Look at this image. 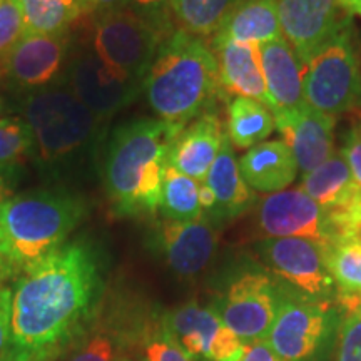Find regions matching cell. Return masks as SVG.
I'll use <instances>...</instances> for the list:
<instances>
[{
	"label": "cell",
	"mask_w": 361,
	"mask_h": 361,
	"mask_svg": "<svg viewBox=\"0 0 361 361\" xmlns=\"http://www.w3.org/2000/svg\"><path fill=\"white\" fill-rule=\"evenodd\" d=\"M171 0H129V6L144 19L154 24L164 34H171L176 29L171 19Z\"/></svg>",
	"instance_id": "obj_35"
},
{
	"label": "cell",
	"mask_w": 361,
	"mask_h": 361,
	"mask_svg": "<svg viewBox=\"0 0 361 361\" xmlns=\"http://www.w3.org/2000/svg\"><path fill=\"white\" fill-rule=\"evenodd\" d=\"M171 336L194 361H238L246 345L211 306L186 303L162 313Z\"/></svg>",
	"instance_id": "obj_12"
},
{
	"label": "cell",
	"mask_w": 361,
	"mask_h": 361,
	"mask_svg": "<svg viewBox=\"0 0 361 361\" xmlns=\"http://www.w3.org/2000/svg\"><path fill=\"white\" fill-rule=\"evenodd\" d=\"M276 2L283 37L295 49L303 67L350 20V16L340 7L338 0Z\"/></svg>",
	"instance_id": "obj_15"
},
{
	"label": "cell",
	"mask_w": 361,
	"mask_h": 361,
	"mask_svg": "<svg viewBox=\"0 0 361 361\" xmlns=\"http://www.w3.org/2000/svg\"><path fill=\"white\" fill-rule=\"evenodd\" d=\"M343 316L336 303L308 300L281 283L278 314L266 341L283 361H329Z\"/></svg>",
	"instance_id": "obj_5"
},
{
	"label": "cell",
	"mask_w": 361,
	"mask_h": 361,
	"mask_svg": "<svg viewBox=\"0 0 361 361\" xmlns=\"http://www.w3.org/2000/svg\"><path fill=\"white\" fill-rule=\"evenodd\" d=\"M239 169L252 191L264 194L288 189L300 171L295 156L283 141H264L247 149L239 159Z\"/></svg>",
	"instance_id": "obj_24"
},
{
	"label": "cell",
	"mask_w": 361,
	"mask_h": 361,
	"mask_svg": "<svg viewBox=\"0 0 361 361\" xmlns=\"http://www.w3.org/2000/svg\"><path fill=\"white\" fill-rule=\"evenodd\" d=\"M25 35V25L16 0H0V69L8 54Z\"/></svg>",
	"instance_id": "obj_33"
},
{
	"label": "cell",
	"mask_w": 361,
	"mask_h": 361,
	"mask_svg": "<svg viewBox=\"0 0 361 361\" xmlns=\"http://www.w3.org/2000/svg\"><path fill=\"white\" fill-rule=\"evenodd\" d=\"M239 0H171V19L176 29L207 39L218 32Z\"/></svg>",
	"instance_id": "obj_29"
},
{
	"label": "cell",
	"mask_w": 361,
	"mask_h": 361,
	"mask_svg": "<svg viewBox=\"0 0 361 361\" xmlns=\"http://www.w3.org/2000/svg\"><path fill=\"white\" fill-rule=\"evenodd\" d=\"M323 251L343 314L361 308V234L336 239Z\"/></svg>",
	"instance_id": "obj_26"
},
{
	"label": "cell",
	"mask_w": 361,
	"mask_h": 361,
	"mask_svg": "<svg viewBox=\"0 0 361 361\" xmlns=\"http://www.w3.org/2000/svg\"><path fill=\"white\" fill-rule=\"evenodd\" d=\"M209 45L218 59L219 82L224 97H251L271 109L258 45L231 40H209Z\"/></svg>",
	"instance_id": "obj_20"
},
{
	"label": "cell",
	"mask_w": 361,
	"mask_h": 361,
	"mask_svg": "<svg viewBox=\"0 0 361 361\" xmlns=\"http://www.w3.org/2000/svg\"><path fill=\"white\" fill-rule=\"evenodd\" d=\"M104 279L92 247L61 250L16 279L6 361H56L80 341L102 311Z\"/></svg>",
	"instance_id": "obj_1"
},
{
	"label": "cell",
	"mask_w": 361,
	"mask_h": 361,
	"mask_svg": "<svg viewBox=\"0 0 361 361\" xmlns=\"http://www.w3.org/2000/svg\"><path fill=\"white\" fill-rule=\"evenodd\" d=\"M34 146L32 129L25 119L20 117L0 119V166H12Z\"/></svg>",
	"instance_id": "obj_32"
},
{
	"label": "cell",
	"mask_w": 361,
	"mask_h": 361,
	"mask_svg": "<svg viewBox=\"0 0 361 361\" xmlns=\"http://www.w3.org/2000/svg\"><path fill=\"white\" fill-rule=\"evenodd\" d=\"M128 361H146V360H144V358H130Z\"/></svg>",
	"instance_id": "obj_43"
},
{
	"label": "cell",
	"mask_w": 361,
	"mask_h": 361,
	"mask_svg": "<svg viewBox=\"0 0 361 361\" xmlns=\"http://www.w3.org/2000/svg\"><path fill=\"white\" fill-rule=\"evenodd\" d=\"M159 213L171 221H196L204 218L200 204V183L168 166L162 180Z\"/></svg>",
	"instance_id": "obj_30"
},
{
	"label": "cell",
	"mask_w": 361,
	"mask_h": 361,
	"mask_svg": "<svg viewBox=\"0 0 361 361\" xmlns=\"http://www.w3.org/2000/svg\"><path fill=\"white\" fill-rule=\"evenodd\" d=\"M273 116L274 128L303 174L319 168L335 152L336 117L323 114L308 104L298 109L276 111Z\"/></svg>",
	"instance_id": "obj_16"
},
{
	"label": "cell",
	"mask_w": 361,
	"mask_h": 361,
	"mask_svg": "<svg viewBox=\"0 0 361 361\" xmlns=\"http://www.w3.org/2000/svg\"><path fill=\"white\" fill-rule=\"evenodd\" d=\"M303 94L310 107L333 117L361 107V62L351 20L303 67Z\"/></svg>",
	"instance_id": "obj_6"
},
{
	"label": "cell",
	"mask_w": 361,
	"mask_h": 361,
	"mask_svg": "<svg viewBox=\"0 0 361 361\" xmlns=\"http://www.w3.org/2000/svg\"><path fill=\"white\" fill-rule=\"evenodd\" d=\"M66 34H25L8 54L4 71L20 87L51 84L64 64Z\"/></svg>",
	"instance_id": "obj_19"
},
{
	"label": "cell",
	"mask_w": 361,
	"mask_h": 361,
	"mask_svg": "<svg viewBox=\"0 0 361 361\" xmlns=\"http://www.w3.org/2000/svg\"><path fill=\"white\" fill-rule=\"evenodd\" d=\"M24 19L25 34H66L82 13L87 0H16Z\"/></svg>",
	"instance_id": "obj_28"
},
{
	"label": "cell",
	"mask_w": 361,
	"mask_h": 361,
	"mask_svg": "<svg viewBox=\"0 0 361 361\" xmlns=\"http://www.w3.org/2000/svg\"><path fill=\"white\" fill-rule=\"evenodd\" d=\"M183 129L162 119H137L114 130L104 184L117 216L146 218L159 213L169 151Z\"/></svg>",
	"instance_id": "obj_2"
},
{
	"label": "cell",
	"mask_w": 361,
	"mask_h": 361,
	"mask_svg": "<svg viewBox=\"0 0 361 361\" xmlns=\"http://www.w3.org/2000/svg\"><path fill=\"white\" fill-rule=\"evenodd\" d=\"M238 361H283L279 356L274 353V350L271 348L269 343L263 341H255L251 345H246L245 353Z\"/></svg>",
	"instance_id": "obj_38"
},
{
	"label": "cell",
	"mask_w": 361,
	"mask_h": 361,
	"mask_svg": "<svg viewBox=\"0 0 361 361\" xmlns=\"http://www.w3.org/2000/svg\"><path fill=\"white\" fill-rule=\"evenodd\" d=\"M72 92L94 116H111L137 96L142 85L129 82L96 56L84 54L71 72Z\"/></svg>",
	"instance_id": "obj_17"
},
{
	"label": "cell",
	"mask_w": 361,
	"mask_h": 361,
	"mask_svg": "<svg viewBox=\"0 0 361 361\" xmlns=\"http://www.w3.org/2000/svg\"><path fill=\"white\" fill-rule=\"evenodd\" d=\"M84 214L82 201L69 194L13 196L0 206V252L20 276L61 250Z\"/></svg>",
	"instance_id": "obj_4"
},
{
	"label": "cell",
	"mask_w": 361,
	"mask_h": 361,
	"mask_svg": "<svg viewBox=\"0 0 361 361\" xmlns=\"http://www.w3.org/2000/svg\"><path fill=\"white\" fill-rule=\"evenodd\" d=\"M340 152L348 162L356 180L361 184V116L355 117L350 128L343 133Z\"/></svg>",
	"instance_id": "obj_36"
},
{
	"label": "cell",
	"mask_w": 361,
	"mask_h": 361,
	"mask_svg": "<svg viewBox=\"0 0 361 361\" xmlns=\"http://www.w3.org/2000/svg\"><path fill=\"white\" fill-rule=\"evenodd\" d=\"M2 361H6V358H4V360H2Z\"/></svg>",
	"instance_id": "obj_44"
},
{
	"label": "cell",
	"mask_w": 361,
	"mask_h": 361,
	"mask_svg": "<svg viewBox=\"0 0 361 361\" xmlns=\"http://www.w3.org/2000/svg\"><path fill=\"white\" fill-rule=\"evenodd\" d=\"M338 4L348 16L361 17V0H338Z\"/></svg>",
	"instance_id": "obj_42"
},
{
	"label": "cell",
	"mask_w": 361,
	"mask_h": 361,
	"mask_svg": "<svg viewBox=\"0 0 361 361\" xmlns=\"http://www.w3.org/2000/svg\"><path fill=\"white\" fill-rule=\"evenodd\" d=\"M226 139L228 133L218 112L206 111L191 121L174 139L168 166L202 183Z\"/></svg>",
	"instance_id": "obj_18"
},
{
	"label": "cell",
	"mask_w": 361,
	"mask_h": 361,
	"mask_svg": "<svg viewBox=\"0 0 361 361\" xmlns=\"http://www.w3.org/2000/svg\"><path fill=\"white\" fill-rule=\"evenodd\" d=\"M12 197L11 166H0V206Z\"/></svg>",
	"instance_id": "obj_40"
},
{
	"label": "cell",
	"mask_w": 361,
	"mask_h": 361,
	"mask_svg": "<svg viewBox=\"0 0 361 361\" xmlns=\"http://www.w3.org/2000/svg\"><path fill=\"white\" fill-rule=\"evenodd\" d=\"M283 37L276 0H239L209 40L263 45Z\"/></svg>",
	"instance_id": "obj_25"
},
{
	"label": "cell",
	"mask_w": 361,
	"mask_h": 361,
	"mask_svg": "<svg viewBox=\"0 0 361 361\" xmlns=\"http://www.w3.org/2000/svg\"><path fill=\"white\" fill-rule=\"evenodd\" d=\"M252 209L263 238H303L323 247L340 239L322 206L301 188L268 194Z\"/></svg>",
	"instance_id": "obj_11"
},
{
	"label": "cell",
	"mask_w": 361,
	"mask_h": 361,
	"mask_svg": "<svg viewBox=\"0 0 361 361\" xmlns=\"http://www.w3.org/2000/svg\"><path fill=\"white\" fill-rule=\"evenodd\" d=\"M168 35L133 8L126 7L99 12L92 45L96 56L116 74L142 85L157 49Z\"/></svg>",
	"instance_id": "obj_7"
},
{
	"label": "cell",
	"mask_w": 361,
	"mask_h": 361,
	"mask_svg": "<svg viewBox=\"0 0 361 361\" xmlns=\"http://www.w3.org/2000/svg\"><path fill=\"white\" fill-rule=\"evenodd\" d=\"M142 89L157 119L186 128L224 97L219 67L206 39L174 29L162 40Z\"/></svg>",
	"instance_id": "obj_3"
},
{
	"label": "cell",
	"mask_w": 361,
	"mask_h": 361,
	"mask_svg": "<svg viewBox=\"0 0 361 361\" xmlns=\"http://www.w3.org/2000/svg\"><path fill=\"white\" fill-rule=\"evenodd\" d=\"M300 188L322 206L338 238L361 234V184L340 151L303 174Z\"/></svg>",
	"instance_id": "obj_13"
},
{
	"label": "cell",
	"mask_w": 361,
	"mask_h": 361,
	"mask_svg": "<svg viewBox=\"0 0 361 361\" xmlns=\"http://www.w3.org/2000/svg\"><path fill=\"white\" fill-rule=\"evenodd\" d=\"M25 121L42 159L71 154L87 141L96 126L90 112L72 90H39L29 97Z\"/></svg>",
	"instance_id": "obj_9"
},
{
	"label": "cell",
	"mask_w": 361,
	"mask_h": 361,
	"mask_svg": "<svg viewBox=\"0 0 361 361\" xmlns=\"http://www.w3.org/2000/svg\"><path fill=\"white\" fill-rule=\"evenodd\" d=\"M12 288L0 286V361L6 358L11 346Z\"/></svg>",
	"instance_id": "obj_37"
},
{
	"label": "cell",
	"mask_w": 361,
	"mask_h": 361,
	"mask_svg": "<svg viewBox=\"0 0 361 361\" xmlns=\"http://www.w3.org/2000/svg\"><path fill=\"white\" fill-rule=\"evenodd\" d=\"M202 183L207 184L214 194V211L207 218L214 226L239 218L256 204V194L243 178L239 159L229 139L224 141Z\"/></svg>",
	"instance_id": "obj_22"
},
{
	"label": "cell",
	"mask_w": 361,
	"mask_h": 361,
	"mask_svg": "<svg viewBox=\"0 0 361 361\" xmlns=\"http://www.w3.org/2000/svg\"><path fill=\"white\" fill-rule=\"evenodd\" d=\"M137 324L128 323L123 316H97L89 331L66 355V361H128L137 350Z\"/></svg>",
	"instance_id": "obj_23"
},
{
	"label": "cell",
	"mask_w": 361,
	"mask_h": 361,
	"mask_svg": "<svg viewBox=\"0 0 361 361\" xmlns=\"http://www.w3.org/2000/svg\"><path fill=\"white\" fill-rule=\"evenodd\" d=\"M152 251L180 278L201 274L218 247V229L207 218L196 221H156L149 234Z\"/></svg>",
	"instance_id": "obj_14"
},
{
	"label": "cell",
	"mask_w": 361,
	"mask_h": 361,
	"mask_svg": "<svg viewBox=\"0 0 361 361\" xmlns=\"http://www.w3.org/2000/svg\"><path fill=\"white\" fill-rule=\"evenodd\" d=\"M16 269L12 268L11 263L6 259V256L0 252V286H7L8 281H12V279H17Z\"/></svg>",
	"instance_id": "obj_41"
},
{
	"label": "cell",
	"mask_w": 361,
	"mask_h": 361,
	"mask_svg": "<svg viewBox=\"0 0 361 361\" xmlns=\"http://www.w3.org/2000/svg\"><path fill=\"white\" fill-rule=\"evenodd\" d=\"M335 361H361V308L343 316Z\"/></svg>",
	"instance_id": "obj_34"
},
{
	"label": "cell",
	"mask_w": 361,
	"mask_h": 361,
	"mask_svg": "<svg viewBox=\"0 0 361 361\" xmlns=\"http://www.w3.org/2000/svg\"><path fill=\"white\" fill-rule=\"evenodd\" d=\"M274 116L266 104L236 96L228 104L226 133L234 149H251L273 134Z\"/></svg>",
	"instance_id": "obj_27"
},
{
	"label": "cell",
	"mask_w": 361,
	"mask_h": 361,
	"mask_svg": "<svg viewBox=\"0 0 361 361\" xmlns=\"http://www.w3.org/2000/svg\"><path fill=\"white\" fill-rule=\"evenodd\" d=\"M89 11L97 12H107V11H117V8L129 7V0H87Z\"/></svg>",
	"instance_id": "obj_39"
},
{
	"label": "cell",
	"mask_w": 361,
	"mask_h": 361,
	"mask_svg": "<svg viewBox=\"0 0 361 361\" xmlns=\"http://www.w3.org/2000/svg\"><path fill=\"white\" fill-rule=\"evenodd\" d=\"M281 283L263 266L241 269L211 305L223 323L245 345L263 341L276 319Z\"/></svg>",
	"instance_id": "obj_8"
},
{
	"label": "cell",
	"mask_w": 361,
	"mask_h": 361,
	"mask_svg": "<svg viewBox=\"0 0 361 361\" xmlns=\"http://www.w3.org/2000/svg\"><path fill=\"white\" fill-rule=\"evenodd\" d=\"M256 255L266 271L313 301L336 303V286L329 274L323 246L303 238H263Z\"/></svg>",
	"instance_id": "obj_10"
},
{
	"label": "cell",
	"mask_w": 361,
	"mask_h": 361,
	"mask_svg": "<svg viewBox=\"0 0 361 361\" xmlns=\"http://www.w3.org/2000/svg\"><path fill=\"white\" fill-rule=\"evenodd\" d=\"M259 59L271 112L291 111L305 106L303 64L284 37L259 45Z\"/></svg>",
	"instance_id": "obj_21"
},
{
	"label": "cell",
	"mask_w": 361,
	"mask_h": 361,
	"mask_svg": "<svg viewBox=\"0 0 361 361\" xmlns=\"http://www.w3.org/2000/svg\"><path fill=\"white\" fill-rule=\"evenodd\" d=\"M146 361H194L171 336L162 314H149L139 319L137 343Z\"/></svg>",
	"instance_id": "obj_31"
}]
</instances>
